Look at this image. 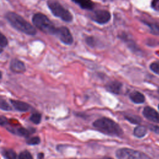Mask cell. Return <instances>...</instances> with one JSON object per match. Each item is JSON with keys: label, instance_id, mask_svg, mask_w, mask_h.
Wrapping results in <instances>:
<instances>
[{"label": "cell", "instance_id": "30bf717a", "mask_svg": "<svg viewBox=\"0 0 159 159\" xmlns=\"http://www.w3.org/2000/svg\"><path fill=\"white\" fill-rule=\"evenodd\" d=\"M9 68L12 72L16 73H22L26 70L24 63L17 58H13L11 60Z\"/></svg>", "mask_w": 159, "mask_h": 159}, {"label": "cell", "instance_id": "f546056e", "mask_svg": "<svg viewBox=\"0 0 159 159\" xmlns=\"http://www.w3.org/2000/svg\"><path fill=\"white\" fill-rule=\"evenodd\" d=\"M44 158V154L43 153H39L37 155L38 159H43Z\"/></svg>", "mask_w": 159, "mask_h": 159}, {"label": "cell", "instance_id": "2e32d148", "mask_svg": "<svg viewBox=\"0 0 159 159\" xmlns=\"http://www.w3.org/2000/svg\"><path fill=\"white\" fill-rule=\"evenodd\" d=\"M147 132V129L145 126L139 125L134 129V134L137 137L142 138L146 135Z\"/></svg>", "mask_w": 159, "mask_h": 159}, {"label": "cell", "instance_id": "4fadbf2b", "mask_svg": "<svg viewBox=\"0 0 159 159\" xmlns=\"http://www.w3.org/2000/svg\"><path fill=\"white\" fill-rule=\"evenodd\" d=\"M122 88V84L116 80L112 81L108 83L106 85V89L111 93L116 94H119L121 93Z\"/></svg>", "mask_w": 159, "mask_h": 159}, {"label": "cell", "instance_id": "ac0fdd59", "mask_svg": "<svg viewBox=\"0 0 159 159\" xmlns=\"http://www.w3.org/2000/svg\"><path fill=\"white\" fill-rule=\"evenodd\" d=\"M42 114L38 112H35L30 116L29 120L35 124H39L41 122Z\"/></svg>", "mask_w": 159, "mask_h": 159}, {"label": "cell", "instance_id": "e0dca14e", "mask_svg": "<svg viewBox=\"0 0 159 159\" xmlns=\"http://www.w3.org/2000/svg\"><path fill=\"white\" fill-rule=\"evenodd\" d=\"M2 155L6 159H17L16 153L12 149H3L2 150Z\"/></svg>", "mask_w": 159, "mask_h": 159}, {"label": "cell", "instance_id": "e575fe53", "mask_svg": "<svg viewBox=\"0 0 159 159\" xmlns=\"http://www.w3.org/2000/svg\"><path fill=\"white\" fill-rule=\"evenodd\" d=\"M158 93H159V89H158Z\"/></svg>", "mask_w": 159, "mask_h": 159}, {"label": "cell", "instance_id": "d6986e66", "mask_svg": "<svg viewBox=\"0 0 159 159\" xmlns=\"http://www.w3.org/2000/svg\"><path fill=\"white\" fill-rule=\"evenodd\" d=\"M125 118L129 122L134 124H139L142 121L141 118L139 116L135 115H127L125 116Z\"/></svg>", "mask_w": 159, "mask_h": 159}, {"label": "cell", "instance_id": "4316f807", "mask_svg": "<svg viewBox=\"0 0 159 159\" xmlns=\"http://www.w3.org/2000/svg\"><path fill=\"white\" fill-rule=\"evenodd\" d=\"M151 7L156 11H159V0H152Z\"/></svg>", "mask_w": 159, "mask_h": 159}, {"label": "cell", "instance_id": "7402d4cb", "mask_svg": "<svg viewBox=\"0 0 159 159\" xmlns=\"http://www.w3.org/2000/svg\"><path fill=\"white\" fill-rule=\"evenodd\" d=\"M18 159H34V158L28 150H24L19 153Z\"/></svg>", "mask_w": 159, "mask_h": 159}, {"label": "cell", "instance_id": "7c38bea8", "mask_svg": "<svg viewBox=\"0 0 159 159\" xmlns=\"http://www.w3.org/2000/svg\"><path fill=\"white\" fill-rule=\"evenodd\" d=\"M9 101L12 106L14 107V108L18 111L20 112H26L29 111L30 108V106L24 101L16 100V99H9Z\"/></svg>", "mask_w": 159, "mask_h": 159}, {"label": "cell", "instance_id": "5bb4252c", "mask_svg": "<svg viewBox=\"0 0 159 159\" xmlns=\"http://www.w3.org/2000/svg\"><path fill=\"white\" fill-rule=\"evenodd\" d=\"M129 98L135 104H142L145 101L144 95L137 91H134L130 93L129 94Z\"/></svg>", "mask_w": 159, "mask_h": 159}, {"label": "cell", "instance_id": "484cf974", "mask_svg": "<svg viewBox=\"0 0 159 159\" xmlns=\"http://www.w3.org/2000/svg\"><path fill=\"white\" fill-rule=\"evenodd\" d=\"M145 24L150 27V28L152 29L153 32H156V34H158V32H159V23H156V24L145 23Z\"/></svg>", "mask_w": 159, "mask_h": 159}, {"label": "cell", "instance_id": "44dd1931", "mask_svg": "<svg viewBox=\"0 0 159 159\" xmlns=\"http://www.w3.org/2000/svg\"><path fill=\"white\" fill-rule=\"evenodd\" d=\"M40 142V139L37 136L29 137L26 140L27 144L30 145H39Z\"/></svg>", "mask_w": 159, "mask_h": 159}, {"label": "cell", "instance_id": "9c48e42d", "mask_svg": "<svg viewBox=\"0 0 159 159\" xmlns=\"http://www.w3.org/2000/svg\"><path fill=\"white\" fill-rule=\"evenodd\" d=\"M143 115L149 120L159 124V113L153 108L146 106L143 110Z\"/></svg>", "mask_w": 159, "mask_h": 159}, {"label": "cell", "instance_id": "cb8c5ba5", "mask_svg": "<svg viewBox=\"0 0 159 159\" xmlns=\"http://www.w3.org/2000/svg\"><path fill=\"white\" fill-rule=\"evenodd\" d=\"M85 41H86V43L88 45H89V47H94L96 45V39L94 37H86L85 39Z\"/></svg>", "mask_w": 159, "mask_h": 159}, {"label": "cell", "instance_id": "ffe728a7", "mask_svg": "<svg viewBox=\"0 0 159 159\" xmlns=\"http://www.w3.org/2000/svg\"><path fill=\"white\" fill-rule=\"evenodd\" d=\"M0 109L5 111H9L12 110V107L4 99L0 98Z\"/></svg>", "mask_w": 159, "mask_h": 159}, {"label": "cell", "instance_id": "3957f363", "mask_svg": "<svg viewBox=\"0 0 159 159\" xmlns=\"http://www.w3.org/2000/svg\"><path fill=\"white\" fill-rule=\"evenodd\" d=\"M32 21L34 25L42 32L55 35L57 28L44 14L41 12L34 14L32 18Z\"/></svg>", "mask_w": 159, "mask_h": 159}, {"label": "cell", "instance_id": "d6a6232c", "mask_svg": "<svg viewBox=\"0 0 159 159\" xmlns=\"http://www.w3.org/2000/svg\"><path fill=\"white\" fill-rule=\"evenodd\" d=\"M2 72L0 71V80L2 78Z\"/></svg>", "mask_w": 159, "mask_h": 159}, {"label": "cell", "instance_id": "52a82bcc", "mask_svg": "<svg viewBox=\"0 0 159 159\" xmlns=\"http://www.w3.org/2000/svg\"><path fill=\"white\" fill-rule=\"evenodd\" d=\"M55 35L64 44L70 45L73 42V37L69 29L65 26L57 27Z\"/></svg>", "mask_w": 159, "mask_h": 159}, {"label": "cell", "instance_id": "ba28073f", "mask_svg": "<svg viewBox=\"0 0 159 159\" xmlns=\"http://www.w3.org/2000/svg\"><path fill=\"white\" fill-rule=\"evenodd\" d=\"M119 38H120L126 43L128 48L131 51H132L134 53H136L137 54L141 53V50L140 49V48H139V47L133 40V39H131L130 37H129L127 34L125 33H121L120 35H119Z\"/></svg>", "mask_w": 159, "mask_h": 159}, {"label": "cell", "instance_id": "83f0119b", "mask_svg": "<svg viewBox=\"0 0 159 159\" xmlns=\"http://www.w3.org/2000/svg\"><path fill=\"white\" fill-rule=\"evenodd\" d=\"M149 129L156 134H159V126L157 125H149Z\"/></svg>", "mask_w": 159, "mask_h": 159}, {"label": "cell", "instance_id": "5b68a950", "mask_svg": "<svg viewBox=\"0 0 159 159\" xmlns=\"http://www.w3.org/2000/svg\"><path fill=\"white\" fill-rule=\"evenodd\" d=\"M116 157L118 159H147L143 153L127 148H119L116 151Z\"/></svg>", "mask_w": 159, "mask_h": 159}, {"label": "cell", "instance_id": "9a60e30c", "mask_svg": "<svg viewBox=\"0 0 159 159\" xmlns=\"http://www.w3.org/2000/svg\"><path fill=\"white\" fill-rule=\"evenodd\" d=\"M83 9L92 10L94 7V3L91 0H71Z\"/></svg>", "mask_w": 159, "mask_h": 159}, {"label": "cell", "instance_id": "6da1fadb", "mask_svg": "<svg viewBox=\"0 0 159 159\" xmlns=\"http://www.w3.org/2000/svg\"><path fill=\"white\" fill-rule=\"evenodd\" d=\"M5 17L11 26L18 31L29 35H34L37 34L34 26L16 12H8L6 14Z\"/></svg>", "mask_w": 159, "mask_h": 159}, {"label": "cell", "instance_id": "836d02e7", "mask_svg": "<svg viewBox=\"0 0 159 159\" xmlns=\"http://www.w3.org/2000/svg\"><path fill=\"white\" fill-rule=\"evenodd\" d=\"M102 1H112L113 0H102Z\"/></svg>", "mask_w": 159, "mask_h": 159}, {"label": "cell", "instance_id": "277c9868", "mask_svg": "<svg viewBox=\"0 0 159 159\" xmlns=\"http://www.w3.org/2000/svg\"><path fill=\"white\" fill-rule=\"evenodd\" d=\"M47 5L54 16L66 22H71L73 20V17L71 13L58 1L48 0Z\"/></svg>", "mask_w": 159, "mask_h": 159}, {"label": "cell", "instance_id": "8fae6325", "mask_svg": "<svg viewBox=\"0 0 159 159\" xmlns=\"http://www.w3.org/2000/svg\"><path fill=\"white\" fill-rule=\"evenodd\" d=\"M7 129L9 132H11L14 134L18 135L21 137H25L27 139L29 137L30 134H32V133H34L35 131V130L34 128H32V129H26V128H24L22 127H19L17 128L9 127H7Z\"/></svg>", "mask_w": 159, "mask_h": 159}, {"label": "cell", "instance_id": "7a4b0ae2", "mask_svg": "<svg viewBox=\"0 0 159 159\" xmlns=\"http://www.w3.org/2000/svg\"><path fill=\"white\" fill-rule=\"evenodd\" d=\"M93 126L99 131L111 136H120L123 134L122 129L112 119L107 117H102L96 120Z\"/></svg>", "mask_w": 159, "mask_h": 159}, {"label": "cell", "instance_id": "d590c367", "mask_svg": "<svg viewBox=\"0 0 159 159\" xmlns=\"http://www.w3.org/2000/svg\"><path fill=\"white\" fill-rule=\"evenodd\" d=\"M158 109H159V105H158Z\"/></svg>", "mask_w": 159, "mask_h": 159}, {"label": "cell", "instance_id": "603a6c76", "mask_svg": "<svg viewBox=\"0 0 159 159\" xmlns=\"http://www.w3.org/2000/svg\"><path fill=\"white\" fill-rule=\"evenodd\" d=\"M150 69L155 74L159 75V60L153 61L150 65Z\"/></svg>", "mask_w": 159, "mask_h": 159}, {"label": "cell", "instance_id": "8992f818", "mask_svg": "<svg viewBox=\"0 0 159 159\" xmlns=\"http://www.w3.org/2000/svg\"><path fill=\"white\" fill-rule=\"evenodd\" d=\"M90 19L99 24H107L111 18L109 11L104 9H98L93 11L89 15Z\"/></svg>", "mask_w": 159, "mask_h": 159}, {"label": "cell", "instance_id": "4dcf8cb0", "mask_svg": "<svg viewBox=\"0 0 159 159\" xmlns=\"http://www.w3.org/2000/svg\"><path fill=\"white\" fill-rule=\"evenodd\" d=\"M101 159H113V158H110V157H104V158H101Z\"/></svg>", "mask_w": 159, "mask_h": 159}, {"label": "cell", "instance_id": "d4e9b609", "mask_svg": "<svg viewBox=\"0 0 159 159\" xmlns=\"http://www.w3.org/2000/svg\"><path fill=\"white\" fill-rule=\"evenodd\" d=\"M7 45H8V40L7 37L0 31V47L2 48H4Z\"/></svg>", "mask_w": 159, "mask_h": 159}, {"label": "cell", "instance_id": "1f68e13d", "mask_svg": "<svg viewBox=\"0 0 159 159\" xmlns=\"http://www.w3.org/2000/svg\"><path fill=\"white\" fill-rule=\"evenodd\" d=\"M3 52V48L0 47V53H1Z\"/></svg>", "mask_w": 159, "mask_h": 159}, {"label": "cell", "instance_id": "f1b7e54d", "mask_svg": "<svg viewBox=\"0 0 159 159\" xmlns=\"http://www.w3.org/2000/svg\"><path fill=\"white\" fill-rule=\"evenodd\" d=\"M7 124V119L4 116H0V125L5 126Z\"/></svg>", "mask_w": 159, "mask_h": 159}]
</instances>
